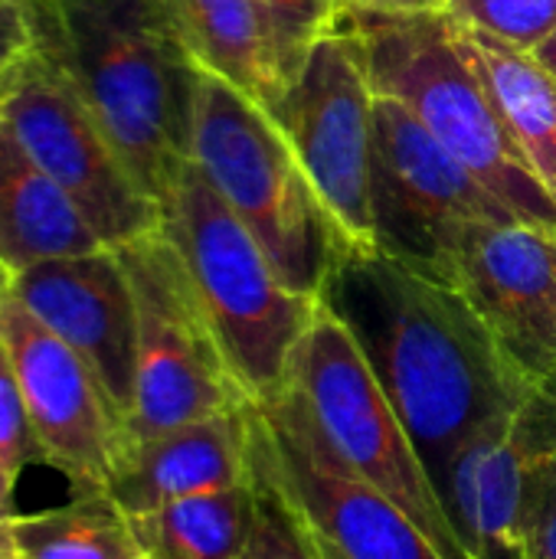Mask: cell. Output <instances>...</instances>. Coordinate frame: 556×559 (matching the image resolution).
Here are the masks:
<instances>
[{
    "label": "cell",
    "instance_id": "obj_1",
    "mask_svg": "<svg viewBox=\"0 0 556 559\" xmlns=\"http://www.w3.org/2000/svg\"><path fill=\"white\" fill-rule=\"evenodd\" d=\"M318 301L354 334L433 481L478 426L537 386L456 285L370 239H347Z\"/></svg>",
    "mask_w": 556,
    "mask_h": 559
},
{
    "label": "cell",
    "instance_id": "obj_2",
    "mask_svg": "<svg viewBox=\"0 0 556 559\" xmlns=\"http://www.w3.org/2000/svg\"><path fill=\"white\" fill-rule=\"evenodd\" d=\"M33 46L79 88L161 206L193 160L200 66L164 0H26Z\"/></svg>",
    "mask_w": 556,
    "mask_h": 559
},
{
    "label": "cell",
    "instance_id": "obj_3",
    "mask_svg": "<svg viewBox=\"0 0 556 559\" xmlns=\"http://www.w3.org/2000/svg\"><path fill=\"white\" fill-rule=\"evenodd\" d=\"M338 26L360 39L374 95L403 102L521 223L556 236V197L505 128L446 10L400 13L344 0Z\"/></svg>",
    "mask_w": 556,
    "mask_h": 559
},
{
    "label": "cell",
    "instance_id": "obj_4",
    "mask_svg": "<svg viewBox=\"0 0 556 559\" xmlns=\"http://www.w3.org/2000/svg\"><path fill=\"white\" fill-rule=\"evenodd\" d=\"M161 229L180 252L246 400L265 403L282 393L321 301L292 292L279 278L256 236L193 160L164 203Z\"/></svg>",
    "mask_w": 556,
    "mask_h": 559
},
{
    "label": "cell",
    "instance_id": "obj_5",
    "mask_svg": "<svg viewBox=\"0 0 556 559\" xmlns=\"http://www.w3.org/2000/svg\"><path fill=\"white\" fill-rule=\"evenodd\" d=\"M193 164L256 236L279 278L292 292L318 298L334 259L354 236L328 210L272 115L203 69Z\"/></svg>",
    "mask_w": 556,
    "mask_h": 559
},
{
    "label": "cell",
    "instance_id": "obj_6",
    "mask_svg": "<svg viewBox=\"0 0 556 559\" xmlns=\"http://www.w3.org/2000/svg\"><path fill=\"white\" fill-rule=\"evenodd\" d=\"M288 383L351 472L387 495L442 557L469 559L413 436L354 334L324 305L292 357Z\"/></svg>",
    "mask_w": 556,
    "mask_h": 559
},
{
    "label": "cell",
    "instance_id": "obj_7",
    "mask_svg": "<svg viewBox=\"0 0 556 559\" xmlns=\"http://www.w3.org/2000/svg\"><path fill=\"white\" fill-rule=\"evenodd\" d=\"M115 252L128 272L138 318L128 439L157 436L249 403L167 233L154 229Z\"/></svg>",
    "mask_w": 556,
    "mask_h": 559
},
{
    "label": "cell",
    "instance_id": "obj_8",
    "mask_svg": "<svg viewBox=\"0 0 556 559\" xmlns=\"http://www.w3.org/2000/svg\"><path fill=\"white\" fill-rule=\"evenodd\" d=\"M367 183L370 242L442 282H449L452 255L469 223H521L403 102L387 95L374 102Z\"/></svg>",
    "mask_w": 556,
    "mask_h": 559
},
{
    "label": "cell",
    "instance_id": "obj_9",
    "mask_svg": "<svg viewBox=\"0 0 556 559\" xmlns=\"http://www.w3.org/2000/svg\"><path fill=\"white\" fill-rule=\"evenodd\" d=\"M0 121L108 249L161 229V206L134 183L69 75L36 46L0 82Z\"/></svg>",
    "mask_w": 556,
    "mask_h": 559
},
{
    "label": "cell",
    "instance_id": "obj_10",
    "mask_svg": "<svg viewBox=\"0 0 556 559\" xmlns=\"http://www.w3.org/2000/svg\"><path fill=\"white\" fill-rule=\"evenodd\" d=\"M256 442L301 521L344 559H446L374 485L344 465L288 383L252 403Z\"/></svg>",
    "mask_w": 556,
    "mask_h": 559
},
{
    "label": "cell",
    "instance_id": "obj_11",
    "mask_svg": "<svg viewBox=\"0 0 556 559\" xmlns=\"http://www.w3.org/2000/svg\"><path fill=\"white\" fill-rule=\"evenodd\" d=\"M374 102L360 39L334 23L308 49L272 118L328 210L354 239H370Z\"/></svg>",
    "mask_w": 556,
    "mask_h": 559
},
{
    "label": "cell",
    "instance_id": "obj_12",
    "mask_svg": "<svg viewBox=\"0 0 556 559\" xmlns=\"http://www.w3.org/2000/svg\"><path fill=\"white\" fill-rule=\"evenodd\" d=\"M0 341L13 360L39 455L75 491L105 495L128 423L95 370L43 328L13 292L0 298Z\"/></svg>",
    "mask_w": 556,
    "mask_h": 559
},
{
    "label": "cell",
    "instance_id": "obj_13",
    "mask_svg": "<svg viewBox=\"0 0 556 559\" xmlns=\"http://www.w3.org/2000/svg\"><path fill=\"white\" fill-rule=\"evenodd\" d=\"M556 455V377L478 426L436 478L469 559H528L524 521L537 468Z\"/></svg>",
    "mask_w": 556,
    "mask_h": 559
},
{
    "label": "cell",
    "instance_id": "obj_14",
    "mask_svg": "<svg viewBox=\"0 0 556 559\" xmlns=\"http://www.w3.org/2000/svg\"><path fill=\"white\" fill-rule=\"evenodd\" d=\"M449 282L469 298L514 367L556 377V236L528 223L475 219L462 229Z\"/></svg>",
    "mask_w": 556,
    "mask_h": 559
},
{
    "label": "cell",
    "instance_id": "obj_15",
    "mask_svg": "<svg viewBox=\"0 0 556 559\" xmlns=\"http://www.w3.org/2000/svg\"><path fill=\"white\" fill-rule=\"evenodd\" d=\"M20 305L69 344L102 380L125 423L134 403L138 318L128 272L115 249L56 259L13 275Z\"/></svg>",
    "mask_w": 556,
    "mask_h": 559
},
{
    "label": "cell",
    "instance_id": "obj_16",
    "mask_svg": "<svg viewBox=\"0 0 556 559\" xmlns=\"http://www.w3.org/2000/svg\"><path fill=\"white\" fill-rule=\"evenodd\" d=\"M252 475V403L236 409L128 439L105 498L125 514H144L161 504L229 488Z\"/></svg>",
    "mask_w": 556,
    "mask_h": 559
},
{
    "label": "cell",
    "instance_id": "obj_17",
    "mask_svg": "<svg viewBox=\"0 0 556 559\" xmlns=\"http://www.w3.org/2000/svg\"><path fill=\"white\" fill-rule=\"evenodd\" d=\"M108 249L72 197L0 121V262L10 275Z\"/></svg>",
    "mask_w": 556,
    "mask_h": 559
},
{
    "label": "cell",
    "instance_id": "obj_18",
    "mask_svg": "<svg viewBox=\"0 0 556 559\" xmlns=\"http://www.w3.org/2000/svg\"><path fill=\"white\" fill-rule=\"evenodd\" d=\"M190 56L197 66L272 118L285 98L288 82L279 72L265 23L256 10V0H164Z\"/></svg>",
    "mask_w": 556,
    "mask_h": 559
},
{
    "label": "cell",
    "instance_id": "obj_19",
    "mask_svg": "<svg viewBox=\"0 0 556 559\" xmlns=\"http://www.w3.org/2000/svg\"><path fill=\"white\" fill-rule=\"evenodd\" d=\"M456 29L514 144L556 197V75L534 52L492 33L462 26L459 20Z\"/></svg>",
    "mask_w": 556,
    "mask_h": 559
},
{
    "label": "cell",
    "instance_id": "obj_20",
    "mask_svg": "<svg viewBox=\"0 0 556 559\" xmlns=\"http://www.w3.org/2000/svg\"><path fill=\"white\" fill-rule=\"evenodd\" d=\"M256 524V485L200 491L128 518L138 550L147 559H236Z\"/></svg>",
    "mask_w": 556,
    "mask_h": 559
},
{
    "label": "cell",
    "instance_id": "obj_21",
    "mask_svg": "<svg viewBox=\"0 0 556 559\" xmlns=\"http://www.w3.org/2000/svg\"><path fill=\"white\" fill-rule=\"evenodd\" d=\"M3 559H138L128 518L105 495L72 498L43 514H13L0 524Z\"/></svg>",
    "mask_w": 556,
    "mask_h": 559
},
{
    "label": "cell",
    "instance_id": "obj_22",
    "mask_svg": "<svg viewBox=\"0 0 556 559\" xmlns=\"http://www.w3.org/2000/svg\"><path fill=\"white\" fill-rule=\"evenodd\" d=\"M252 485H256V524L236 559H318L308 527L279 478L272 475L252 429Z\"/></svg>",
    "mask_w": 556,
    "mask_h": 559
},
{
    "label": "cell",
    "instance_id": "obj_23",
    "mask_svg": "<svg viewBox=\"0 0 556 559\" xmlns=\"http://www.w3.org/2000/svg\"><path fill=\"white\" fill-rule=\"evenodd\" d=\"M341 3L344 0H256L285 82L298 75L308 49L334 29Z\"/></svg>",
    "mask_w": 556,
    "mask_h": 559
},
{
    "label": "cell",
    "instance_id": "obj_24",
    "mask_svg": "<svg viewBox=\"0 0 556 559\" xmlns=\"http://www.w3.org/2000/svg\"><path fill=\"white\" fill-rule=\"evenodd\" d=\"M446 13L524 52H537L556 33V0H449Z\"/></svg>",
    "mask_w": 556,
    "mask_h": 559
},
{
    "label": "cell",
    "instance_id": "obj_25",
    "mask_svg": "<svg viewBox=\"0 0 556 559\" xmlns=\"http://www.w3.org/2000/svg\"><path fill=\"white\" fill-rule=\"evenodd\" d=\"M33 462H43V455L29 426V413H26V400H23L13 360L0 341V465L20 481V475Z\"/></svg>",
    "mask_w": 556,
    "mask_h": 559
},
{
    "label": "cell",
    "instance_id": "obj_26",
    "mask_svg": "<svg viewBox=\"0 0 556 559\" xmlns=\"http://www.w3.org/2000/svg\"><path fill=\"white\" fill-rule=\"evenodd\" d=\"M524 554L528 559H556V455L537 468L531 485Z\"/></svg>",
    "mask_w": 556,
    "mask_h": 559
},
{
    "label": "cell",
    "instance_id": "obj_27",
    "mask_svg": "<svg viewBox=\"0 0 556 559\" xmlns=\"http://www.w3.org/2000/svg\"><path fill=\"white\" fill-rule=\"evenodd\" d=\"M33 49V23L26 0H0V82Z\"/></svg>",
    "mask_w": 556,
    "mask_h": 559
},
{
    "label": "cell",
    "instance_id": "obj_28",
    "mask_svg": "<svg viewBox=\"0 0 556 559\" xmlns=\"http://www.w3.org/2000/svg\"><path fill=\"white\" fill-rule=\"evenodd\" d=\"M367 7H380V10H400V13H442L449 0H357Z\"/></svg>",
    "mask_w": 556,
    "mask_h": 559
},
{
    "label": "cell",
    "instance_id": "obj_29",
    "mask_svg": "<svg viewBox=\"0 0 556 559\" xmlns=\"http://www.w3.org/2000/svg\"><path fill=\"white\" fill-rule=\"evenodd\" d=\"M13 491H16V478L0 465V524L16 514L13 511Z\"/></svg>",
    "mask_w": 556,
    "mask_h": 559
},
{
    "label": "cell",
    "instance_id": "obj_30",
    "mask_svg": "<svg viewBox=\"0 0 556 559\" xmlns=\"http://www.w3.org/2000/svg\"><path fill=\"white\" fill-rule=\"evenodd\" d=\"M305 527H308V524H305ZM308 537H311V547H315V557L318 559H344L338 550H334V547H331V544H324L311 527H308Z\"/></svg>",
    "mask_w": 556,
    "mask_h": 559
},
{
    "label": "cell",
    "instance_id": "obj_31",
    "mask_svg": "<svg viewBox=\"0 0 556 559\" xmlns=\"http://www.w3.org/2000/svg\"><path fill=\"white\" fill-rule=\"evenodd\" d=\"M534 56H537V59H541V62H544V66H547V69L556 75V33L547 39V43H544V46H541V49H537V52H534Z\"/></svg>",
    "mask_w": 556,
    "mask_h": 559
},
{
    "label": "cell",
    "instance_id": "obj_32",
    "mask_svg": "<svg viewBox=\"0 0 556 559\" xmlns=\"http://www.w3.org/2000/svg\"><path fill=\"white\" fill-rule=\"evenodd\" d=\"M10 285H13V275H10V269H7V265L0 262V298H3L7 292H10Z\"/></svg>",
    "mask_w": 556,
    "mask_h": 559
},
{
    "label": "cell",
    "instance_id": "obj_33",
    "mask_svg": "<svg viewBox=\"0 0 556 559\" xmlns=\"http://www.w3.org/2000/svg\"><path fill=\"white\" fill-rule=\"evenodd\" d=\"M0 559H3V550H0Z\"/></svg>",
    "mask_w": 556,
    "mask_h": 559
},
{
    "label": "cell",
    "instance_id": "obj_34",
    "mask_svg": "<svg viewBox=\"0 0 556 559\" xmlns=\"http://www.w3.org/2000/svg\"><path fill=\"white\" fill-rule=\"evenodd\" d=\"M138 559H147V557H138Z\"/></svg>",
    "mask_w": 556,
    "mask_h": 559
}]
</instances>
